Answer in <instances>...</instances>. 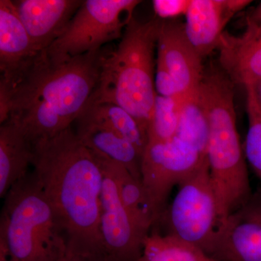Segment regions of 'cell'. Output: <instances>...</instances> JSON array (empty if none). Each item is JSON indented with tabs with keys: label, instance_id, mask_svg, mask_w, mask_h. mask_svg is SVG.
Instances as JSON below:
<instances>
[{
	"label": "cell",
	"instance_id": "21",
	"mask_svg": "<svg viewBox=\"0 0 261 261\" xmlns=\"http://www.w3.org/2000/svg\"><path fill=\"white\" fill-rule=\"evenodd\" d=\"M208 136V121L198 89L182 100L176 137L207 156Z\"/></svg>",
	"mask_w": 261,
	"mask_h": 261
},
{
	"label": "cell",
	"instance_id": "19",
	"mask_svg": "<svg viewBox=\"0 0 261 261\" xmlns=\"http://www.w3.org/2000/svg\"><path fill=\"white\" fill-rule=\"evenodd\" d=\"M82 113L111 128L143 154L148 142L147 130L126 110L113 103L89 100Z\"/></svg>",
	"mask_w": 261,
	"mask_h": 261
},
{
	"label": "cell",
	"instance_id": "27",
	"mask_svg": "<svg viewBox=\"0 0 261 261\" xmlns=\"http://www.w3.org/2000/svg\"><path fill=\"white\" fill-rule=\"evenodd\" d=\"M0 261H15L12 257L4 244L0 243Z\"/></svg>",
	"mask_w": 261,
	"mask_h": 261
},
{
	"label": "cell",
	"instance_id": "18",
	"mask_svg": "<svg viewBox=\"0 0 261 261\" xmlns=\"http://www.w3.org/2000/svg\"><path fill=\"white\" fill-rule=\"evenodd\" d=\"M111 161L122 203L139 229L147 236L158 221L145 187L124 166Z\"/></svg>",
	"mask_w": 261,
	"mask_h": 261
},
{
	"label": "cell",
	"instance_id": "28",
	"mask_svg": "<svg viewBox=\"0 0 261 261\" xmlns=\"http://www.w3.org/2000/svg\"><path fill=\"white\" fill-rule=\"evenodd\" d=\"M58 261H89L83 258V257L79 256V255H75L74 253H72L68 251L67 252L66 255H65L63 258Z\"/></svg>",
	"mask_w": 261,
	"mask_h": 261
},
{
	"label": "cell",
	"instance_id": "13",
	"mask_svg": "<svg viewBox=\"0 0 261 261\" xmlns=\"http://www.w3.org/2000/svg\"><path fill=\"white\" fill-rule=\"evenodd\" d=\"M251 3L248 0H191L185 15V32L202 58L217 49L226 24Z\"/></svg>",
	"mask_w": 261,
	"mask_h": 261
},
{
	"label": "cell",
	"instance_id": "7",
	"mask_svg": "<svg viewBox=\"0 0 261 261\" xmlns=\"http://www.w3.org/2000/svg\"><path fill=\"white\" fill-rule=\"evenodd\" d=\"M177 187L173 202L160 220L166 222L167 234L198 247L211 256L220 220L207 159Z\"/></svg>",
	"mask_w": 261,
	"mask_h": 261
},
{
	"label": "cell",
	"instance_id": "20",
	"mask_svg": "<svg viewBox=\"0 0 261 261\" xmlns=\"http://www.w3.org/2000/svg\"><path fill=\"white\" fill-rule=\"evenodd\" d=\"M139 261H220L172 235L152 233L143 242Z\"/></svg>",
	"mask_w": 261,
	"mask_h": 261
},
{
	"label": "cell",
	"instance_id": "23",
	"mask_svg": "<svg viewBox=\"0 0 261 261\" xmlns=\"http://www.w3.org/2000/svg\"><path fill=\"white\" fill-rule=\"evenodd\" d=\"M249 127L245 138L244 152L254 172L261 182V115L247 102Z\"/></svg>",
	"mask_w": 261,
	"mask_h": 261
},
{
	"label": "cell",
	"instance_id": "11",
	"mask_svg": "<svg viewBox=\"0 0 261 261\" xmlns=\"http://www.w3.org/2000/svg\"><path fill=\"white\" fill-rule=\"evenodd\" d=\"M156 59L173 77L183 99L198 91L205 70L203 58L189 40L185 24L161 20Z\"/></svg>",
	"mask_w": 261,
	"mask_h": 261
},
{
	"label": "cell",
	"instance_id": "24",
	"mask_svg": "<svg viewBox=\"0 0 261 261\" xmlns=\"http://www.w3.org/2000/svg\"><path fill=\"white\" fill-rule=\"evenodd\" d=\"M154 86L156 93L162 97L171 98L175 100H183L181 94L173 80V77L168 73V70L161 63H156L155 77Z\"/></svg>",
	"mask_w": 261,
	"mask_h": 261
},
{
	"label": "cell",
	"instance_id": "17",
	"mask_svg": "<svg viewBox=\"0 0 261 261\" xmlns=\"http://www.w3.org/2000/svg\"><path fill=\"white\" fill-rule=\"evenodd\" d=\"M34 147L16 125L10 121L0 126V197L28 175Z\"/></svg>",
	"mask_w": 261,
	"mask_h": 261
},
{
	"label": "cell",
	"instance_id": "1",
	"mask_svg": "<svg viewBox=\"0 0 261 261\" xmlns=\"http://www.w3.org/2000/svg\"><path fill=\"white\" fill-rule=\"evenodd\" d=\"M102 51L61 63L40 51L14 74L0 78V124L14 123L33 147L71 127L97 87Z\"/></svg>",
	"mask_w": 261,
	"mask_h": 261
},
{
	"label": "cell",
	"instance_id": "2",
	"mask_svg": "<svg viewBox=\"0 0 261 261\" xmlns=\"http://www.w3.org/2000/svg\"><path fill=\"white\" fill-rule=\"evenodd\" d=\"M32 166L59 220L68 251L89 261H104L99 233L104 173L97 154L69 127L34 146Z\"/></svg>",
	"mask_w": 261,
	"mask_h": 261
},
{
	"label": "cell",
	"instance_id": "16",
	"mask_svg": "<svg viewBox=\"0 0 261 261\" xmlns=\"http://www.w3.org/2000/svg\"><path fill=\"white\" fill-rule=\"evenodd\" d=\"M13 1L0 0V78L22 69L38 54Z\"/></svg>",
	"mask_w": 261,
	"mask_h": 261
},
{
	"label": "cell",
	"instance_id": "5",
	"mask_svg": "<svg viewBox=\"0 0 261 261\" xmlns=\"http://www.w3.org/2000/svg\"><path fill=\"white\" fill-rule=\"evenodd\" d=\"M0 243L15 261H58L68 252L59 220L34 172L5 197Z\"/></svg>",
	"mask_w": 261,
	"mask_h": 261
},
{
	"label": "cell",
	"instance_id": "29",
	"mask_svg": "<svg viewBox=\"0 0 261 261\" xmlns=\"http://www.w3.org/2000/svg\"><path fill=\"white\" fill-rule=\"evenodd\" d=\"M248 18L255 20H261V3L252 11L251 14L249 15Z\"/></svg>",
	"mask_w": 261,
	"mask_h": 261
},
{
	"label": "cell",
	"instance_id": "4",
	"mask_svg": "<svg viewBox=\"0 0 261 261\" xmlns=\"http://www.w3.org/2000/svg\"><path fill=\"white\" fill-rule=\"evenodd\" d=\"M161 20L132 18L113 50L103 49L97 87L89 100L126 110L147 132L156 93L154 77Z\"/></svg>",
	"mask_w": 261,
	"mask_h": 261
},
{
	"label": "cell",
	"instance_id": "9",
	"mask_svg": "<svg viewBox=\"0 0 261 261\" xmlns=\"http://www.w3.org/2000/svg\"><path fill=\"white\" fill-rule=\"evenodd\" d=\"M97 155L104 173L99 219L103 260L139 261L147 236L139 229L122 203L111 161Z\"/></svg>",
	"mask_w": 261,
	"mask_h": 261
},
{
	"label": "cell",
	"instance_id": "6",
	"mask_svg": "<svg viewBox=\"0 0 261 261\" xmlns=\"http://www.w3.org/2000/svg\"><path fill=\"white\" fill-rule=\"evenodd\" d=\"M138 0H86L59 37L46 50L51 62L64 63L102 49L121 38Z\"/></svg>",
	"mask_w": 261,
	"mask_h": 261
},
{
	"label": "cell",
	"instance_id": "14",
	"mask_svg": "<svg viewBox=\"0 0 261 261\" xmlns=\"http://www.w3.org/2000/svg\"><path fill=\"white\" fill-rule=\"evenodd\" d=\"M219 65L234 84L246 87L261 79V20L247 18L245 32H224L220 39Z\"/></svg>",
	"mask_w": 261,
	"mask_h": 261
},
{
	"label": "cell",
	"instance_id": "25",
	"mask_svg": "<svg viewBox=\"0 0 261 261\" xmlns=\"http://www.w3.org/2000/svg\"><path fill=\"white\" fill-rule=\"evenodd\" d=\"M191 0H154L152 6L154 13L161 20H172L186 15Z\"/></svg>",
	"mask_w": 261,
	"mask_h": 261
},
{
	"label": "cell",
	"instance_id": "22",
	"mask_svg": "<svg viewBox=\"0 0 261 261\" xmlns=\"http://www.w3.org/2000/svg\"><path fill=\"white\" fill-rule=\"evenodd\" d=\"M181 102L157 94L147 127L148 141L165 142L176 137Z\"/></svg>",
	"mask_w": 261,
	"mask_h": 261
},
{
	"label": "cell",
	"instance_id": "8",
	"mask_svg": "<svg viewBox=\"0 0 261 261\" xmlns=\"http://www.w3.org/2000/svg\"><path fill=\"white\" fill-rule=\"evenodd\" d=\"M206 159L207 156L177 137L165 142L148 141L142 154L141 174L158 221L166 210L171 190Z\"/></svg>",
	"mask_w": 261,
	"mask_h": 261
},
{
	"label": "cell",
	"instance_id": "3",
	"mask_svg": "<svg viewBox=\"0 0 261 261\" xmlns=\"http://www.w3.org/2000/svg\"><path fill=\"white\" fill-rule=\"evenodd\" d=\"M234 84L221 67L204 70L199 95L208 121L207 159L220 226L252 197L245 152L237 127Z\"/></svg>",
	"mask_w": 261,
	"mask_h": 261
},
{
	"label": "cell",
	"instance_id": "12",
	"mask_svg": "<svg viewBox=\"0 0 261 261\" xmlns=\"http://www.w3.org/2000/svg\"><path fill=\"white\" fill-rule=\"evenodd\" d=\"M81 0L13 1L17 13L38 53L47 50L80 8Z\"/></svg>",
	"mask_w": 261,
	"mask_h": 261
},
{
	"label": "cell",
	"instance_id": "10",
	"mask_svg": "<svg viewBox=\"0 0 261 261\" xmlns=\"http://www.w3.org/2000/svg\"><path fill=\"white\" fill-rule=\"evenodd\" d=\"M211 256L220 261H261V191L220 226Z\"/></svg>",
	"mask_w": 261,
	"mask_h": 261
},
{
	"label": "cell",
	"instance_id": "15",
	"mask_svg": "<svg viewBox=\"0 0 261 261\" xmlns=\"http://www.w3.org/2000/svg\"><path fill=\"white\" fill-rule=\"evenodd\" d=\"M75 135L94 153L119 163L142 181V153L135 145L106 125L82 113L77 118Z\"/></svg>",
	"mask_w": 261,
	"mask_h": 261
},
{
	"label": "cell",
	"instance_id": "26",
	"mask_svg": "<svg viewBox=\"0 0 261 261\" xmlns=\"http://www.w3.org/2000/svg\"><path fill=\"white\" fill-rule=\"evenodd\" d=\"M247 102H250L261 115V79L245 87Z\"/></svg>",
	"mask_w": 261,
	"mask_h": 261
}]
</instances>
